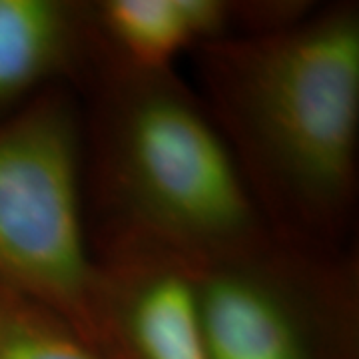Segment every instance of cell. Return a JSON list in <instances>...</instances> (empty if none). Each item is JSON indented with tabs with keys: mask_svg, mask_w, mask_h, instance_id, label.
Listing matches in <instances>:
<instances>
[{
	"mask_svg": "<svg viewBox=\"0 0 359 359\" xmlns=\"http://www.w3.org/2000/svg\"><path fill=\"white\" fill-rule=\"evenodd\" d=\"M308 0H92L104 44L130 65L174 68L219 40L287 25Z\"/></svg>",
	"mask_w": 359,
	"mask_h": 359,
	"instance_id": "obj_6",
	"label": "cell"
},
{
	"mask_svg": "<svg viewBox=\"0 0 359 359\" xmlns=\"http://www.w3.org/2000/svg\"><path fill=\"white\" fill-rule=\"evenodd\" d=\"M192 58L196 92L271 236L311 250L355 244L358 2H313L287 25Z\"/></svg>",
	"mask_w": 359,
	"mask_h": 359,
	"instance_id": "obj_1",
	"label": "cell"
},
{
	"mask_svg": "<svg viewBox=\"0 0 359 359\" xmlns=\"http://www.w3.org/2000/svg\"><path fill=\"white\" fill-rule=\"evenodd\" d=\"M92 256L90 346L104 359H210L184 259L130 245Z\"/></svg>",
	"mask_w": 359,
	"mask_h": 359,
	"instance_id": "obj_5",
	"label": "cell"
},
{
	"mask_svg": "<svg viewBox=\"0 0 359 359\" xmlns=\"http://www.w3.org/2000/svg\"><path fill=\"white\" fill-rule=\"evenodd\" d=\"M0 283L90 344V248L76 92L58 86L0 122Z\"/></svg>",
	"mask_w": 359,
	"mask_h": 359,
	"instance_id": "obj_3",
	"label": "cell"
},
{
	"mask_svg": "<svg viewBox=\"0 0 359 359\" xmlns=\"http://www.w3.org/2000/svg\"><path fill=\"white\" fill-rule=\"evenodd\" d=\"M74 92L90 248L202 262L271 233L200 94L176 68L130 65L102 40Z\"/></svg>",
	"mask_w": 359,
	"mask_h": 359,
	"instance_id": "obj_2",
	"label": "cell"
},
{
	"mask_svg": "<svg viewBox=\"0 0 359 359\" xmlns=\"http://www.w3.org/2000/svg\"><path fill=\"white\" fill-rule=\"evenodd\" d=\"M100 48L92 0H0V122L48 90L76 88Z\"/></svg>",
	"mask_w": 359,
	"mask_h": 359,
	"instance_id": "obj_7",
	"label": "cell"
},
{
	"mask_svg": "<svg viewBox=\"0 0 359 359\" xmlns=\"http://www.w3.org/2000/svg\"><path fill=\"white\" fill-rule=\"evenodd\" d=\"M190 269L210 359H359V252L271 233Z\"/></svg>",
	"mask_w": 359,
	"mask_h": 359,
	"instance_id": "obj_4",
	"label": "cell"
},
{
	"mask_svg": "<svg viewBox=\"0 0 359 359\" xmlns=\"http://www.w3.org/2000/svg\"><path fill=\"white\" fill-rule=\"evenodd\" d=\"M0 359H104L72 323L0 283Z\"/></svg>",
	"mask_w": 359,
	"mask_h": 359,
	"instance_id": "obj_8",
	"label": "cell"
}]
</instances>
